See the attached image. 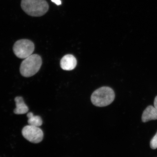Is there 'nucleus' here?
Returning a JSON list of instances; mask_svg holds the SVG:
<instances>
[{
	"label": "nucleus",
	"mask_w": 157,
	"mask_h": 157,
	"mask_svg": "<svg viewBox=\"0 0 157 157\" xmlns=\"http://www.w3.org/2000/svg\"><path fill=\"white\" fill-rule=\"evenodd\" d=\"M143 122L157 119V109L152 106H148L144 110L142 117Z\"/></svg>",
	"instance_id": "obj_7"
},
{
	"label": "nucleus",
	"mask_w": 157,
	"mask_h": 157,
	"mask_svg": "<svg viewBox=\"0 0 157 157\" xmlns=\"http://www.w3.org/2000/svg\"><path fill=\"white\" fill-rule=\"evenodd\" d=\"M35 50V45L32 41L27 39L17 41L13 47V53L20 59L26 58L32 55Z\"/></svg>",
	"instance_id": "obj_4"
},
{
	"label": "nucleus",
	"mask_w": 157,
	"mask_h": 157,
	"mask_svg": "<svg viewBox=\"0 0 157 157\" xmlns=\"http://www.w3.org/2000/svg\"><path fill=\"white\" fill-rule=\"evenodd\" d=\"M16 107L13 112L17 115L24 114L29 111V108L23 100V98L20 97H17L15 98Z\"/></svg>",
	"instance_id": "obj_8"
},
{
	"label": "nucleus",
	"mask_w": 157,
	"mask_h": 157,
	"mask_svg": "<svg viewBox=\"0 0 157 157\" xmlns=\"http://www.w3.org/2000/svg\"><path fill=\"white\" fill-rule=\"evenodd\" d=\"M150 147L153 150L157 148V132L151 141Z\"/></svg>",
	"instance_id": "obj_10"
},
{
	"label": "nucleus",
	"mask_w": 157,
	"mask_h": 157,
	"mask_svg": "<svg viewBox=\"0 0 157 157\" xmlns=\"http://www.w3.org/2000/svg\"><path fill=\"white\" fill-rule=\"evenodd\" d=\"M21 8L30 16L39 17L48 11L49 5L45 0H21Z\"/></svg>",
	"instance_id": "obj_1"
},
{
	"label": "nucleus",
	"mask_w": 157,
	"mask_h": 157,
	"mask_svg": "<svg viewBox=\"0 0 157 157\" xmlns=\"http://www.w3.org/2000/svg\"><path fill=\"white\" fill-rule=\"evenodd\" d=\"M77 64V60L72 55L65 56L60 60V66L63 70L70 71L75 68Z\"/></svg>",
	"instance_id": "obj_6"
},
{
	"label": "nucleus",
	"mask_w": 157,
	"mask_h": 157,
	"mask_svg": "<svg viewBox=\"0 0 157 157\" xmlns=\"http://www.w3.org/2000/svg\"><path fill=\"white\" fill-rule=\"evenodd\" d=\"M21 132L26 140L35 144L42 142L44 138V133L42 129L38 127L27 125L23 128Z\"/></svg>",
	"instance_id": "obj_5"
},
{
	"label": "nucleus",
	"mask_w": 157,
	"mask_h": 157,
	"mask_svg": "<svg viewBox=\"0 0 157 157\" xmlns=\"http://www.w3.org/2000/svg\"><path fill=\"white\" fill-rule=\"evenodd\" d=\"M42 63V59L39 55H31L25 59L21 64L20 72L21 75L26 78L34 76L40 70Z\"/></svg>",
	"instance_id": "obj_2"
},
{
	"label": "nucleus",
	"mask_w": 157,
	"mask_h": 157,
	"mask_svg": "<svg viewBox=\"0 0 157 157\" xmlns=\"http://www.w3.org/2000/svg\"><path fill=\"white\" fill-rule=\"evenodd\" d=\"M53 2L56 3V5H61V1L60 0H51Z\"/></svg>",
	"instance_id": "obj_11"
},
{
	"label": "nucleus",
	"mask_w": 157,
	"mask_h": 157,
	"mask_svg": "<svg viewBox=\"0 0 157 157\" xmlns=\"http://www.w3.org/2000/svg\"><path fill=\"white\" fill-rule=\"evenodd\" d=\"M27 116L28 118V123L29 125L38 127L42 125L43 121L40 116H35L34 114L31 112L29 113Z\"/></svg>",
	"instance_id": "obj_9"
},
{
	"label": "nucleus",
	"mask_w": 157,
	"mask_h": 157,
	"mask_svg": "<svg viewBox=\"0 0 157 157\" xmlns=\"http://www.w3.org/2000/svg\"><path fill=\"white\" fill-rule=\"evenodd\" d=\"M154 107L157 109V96L155 98L154 102Z\"/></svg>",
	"instance_id": "obj_12"
},
{
	"label": "nucleus",
	"mask_w": 157,
	"mask_h": 157,
	"mask_svg": "<svg viewBox=\"0 0 157 157\" xmlns=\"http://www.w3.org/2000/svg\"><path fill=\"white\" fill-rule=\"evenodd\" d=\"M115 98L114 92L111 88L103 87L94 92L91 95V101L96 106L103 107L112 103Z\"/></svg>",
	"instance_id": "obj_3"
}]
</instances>
